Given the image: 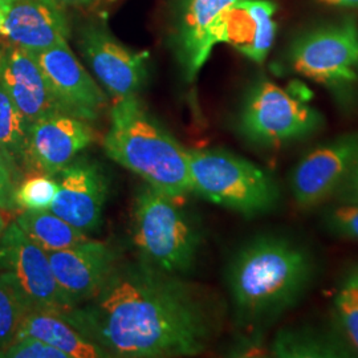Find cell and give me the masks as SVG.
Masks as SVG:
<instances>
[{"mask_svg": "<svg viewBox=\"0 0 358 358\" xmlns=\"http://www.w3.org/2000/svg\"><path fill=\"white\" fill-rule=\"evenodd\" d=\"M31 122L0 87V150L13 169L17 183L29 171L28 136Z\"/></svg>", "mask_w": 358, "mask_h": 358, "instance_id": "cell-22", "label": "cell"}, {"mask_svg": "<svg viewBox=\"0 0 358 358\" xmlns=\"http://www.w3.org/2000/svg\"><path fill=\"white\" fill-rule=\"evenodd\" d=\"M178 203L149 185L142 187L134 206V243L157 268L183 275L196 262L201 235Z\"/></svg>", "mask_w": 358, "mask_h": 358, "instance_id": "cell-7", "label": "cell"}, {"mask_svg": "<svg viewBox=\"0 0 358 358\" xmlns=\"http://www.w3.org/2000/svg\"><path fill=\"white\" fill-rule=\"evenodd\" d=\"M62 316L110 357H192L217 332L205 294L146 260L120 262L97 294Z\"/></svg>", "mask_w": 358, "mask_h": 358, "instance_id": "cell-1", "label": "cell"}, {"mask_svg": "<svg viewBox=\"0 0 358 358\" xmlns=\"http://www.w3.org/2000/svg\"><path fill=\"white\" fill-rule=\"evenodd\" d=\"M16 186L17 179L4 154L0 150V210L3 213H13L17 210L15 205Z\"/></svg>", "mask_w": 358, "mask_h": 358, "instance_id": "cell-28", "label": "cell"}, {"mask_svg": "<svg viewBox=\"0 0 358 358\" xmlns=\"http://www.w3.org/2000/svg\"><path fill=\"white\" fill-rule=\"evenodd\" d=\"M103 145L110 159L174 201L182 202L192 192L187 150L138 96L115 100Z\"/></svg>", "mask_w": 358, "mask_h": 358, "instance_id": "cell-3", "label": "cell"}, {"mask_svg": "<svg viewBox=\"0 0 358 358\" xmlns=\"http://www.w3.org/2000/svg\"><path fill=\"white\" fill-rule=\"evenodd\" d=\"M316 259L280 234L259 235L231 259L227 285L238 320L266 325L296 307L316 279Z\"/></svg>", "mask_w": 358, "mask_h": 358, "instance_id": "cell-2", "label": "cell"}, {"mask_svg": "<svg viewBox=\"0 0 358 358\" xmlns=\"http://www.w3.org/2000/svg\"><path fill=\"white\" fill-rule=\"evenodd\" d=\"M334 202L358 203V162L333 196Z\"/></svg>", "mask_w": 358, "mask_h": 358, "instance_id": "cell-29", "label": "cell"}, {"mask_svg": "<svg viewBox=\"0 0 358 358\" xmlns=\"http://www.w3.org/2000/svg\"><path fill=\"white\" fill-rule=\"evenodd\" d=\"M81 56L115 100L138 96L149 76V53L122 44L100 22H88L77 32Z\"/></svg>", "mask_w": 358, "mask_h": 358, "instance_id": "cell-8", "label": "cell"}, {"mask_svg": "<svg viewBox=\"0 0 358 358\" xmlns=\"http://www.w3.org/2000/svg\"><path fill=\"white\" fill-rule=\"evenodd\" d=\"M0 87L31 124L47 115H66L55 99L34 53L1 38Z\"/></svg>", "mask_w": 358, "mask_h": 358, "instance_id": "cell-16", "label": "cell"}, {"mask_svg": "<svg viewBox=\"0 0 358 358\" xmlns=\"http://www.w3.org/2000/svg\"><path fill=\"white\" fill-rule=\"evenodd\" d=\"M241 0H178L173 22V45L187 81L198 76L213 47L210 34L220 15Z\"/></svg>", "mask_w": 358, "mask_h": 358, "instance_id": "cell-18", "label": "cell"}, {"mask_svg": "<svg viewBox=\"0 0 358 358\" xmlns=\"http://www.w3.org/2000/svg\"><path fill=\"white\" fill-rule=\"evenodd\" d=\"M320 4L340 8V10H358V0H315Z\"/></svg>", "mask_w": 358, "mask_h": 358, "instance_id": "cell-30", "label": "cell"}, {"mask_svg": "<svg viewBox=\"0 0 358 358\" xmlns=\"http://www.w3.org/2000/svg\"><path fill=\"white\" fill-rule=\"evenodd\" d=\"M32 53L65 113L88 122L96 121L108 105L106 93L77 60L69 45L60 44Z\"/></svg>", "mask_w": 358, "mask_h": 358, "instance_id": "cell-11", "label": "cell"}, {"mask_svg": "<svg viewBox=\"0 0 358 358\" xmlns=\"http://www.w3.org/2000/svg\"><path fill=\"white\" fill-rule=\"evenodd\" d=\"M32 309L13 276L0 272V348L13 341L22 321Z\"/></svg>", "mask_w": 358, "mask_h": 358, "instance_id": "cell-23", "label": "cell"}, {"mask_svg": "<svg viewBox=\"0 0 358 358\" xmlns=\"http://www.w3.org/2000/svg\"><path fill=\"white\" fill-rule=\"evenodd\" d=\"M276 6L271 0H241L220 15L210 34L214 48L224 43L256 64L268 57L276 38Z\"/></svg>", "mask_w": 358, "mask_h": 358, "instance_id": "cell-15", "label": "cell"}, {"mask_svg": "<svg viewBox=\"0 0 358 358\" xmlns=\"http://www.w3.org/2000/svg\"><path fill=\"white\" fill-rule=\"evenodd\" d=\"M192 192L247 217L273 211L280 187L264 169L222 149L187 150Z\"/></svg>", "mask_w": 358, "mask_h": 358, "instance_id": "cell-4", "label": "cell"}, {"mask_svg": "<svg viewBox=\"0 0 358 358\" xmlns=\"http://www.w3.org/2000/svg\"><path fill=\"white\" fill-rule=\"evenodd\" d=\"M334 324L358 357V264L346 271L334 296Z\"/></svg>", "mask_w": 358, "mask_h": 358, "instance_id": "cell-24", "label": "cell"}, {"mask_svg": "<svg viewBox=\"0 0 358 358\" xmlns=\"http://www.w3.org/2000/svg\"><path fill=\"white\" fill-rule=\"evenodd\" d=\"M7 3V0H0V11H1V8L4 7V4Z\"/></svg>", "mask_w": 358, "mask_h": 358, "instance_id": "cell-33", "label": "cell"}, {"mask_svg": "<svg viewBox=\"0 0 358 358\" xmlns=\"http://www.w3.org/2000/svg\"><path fill=\"white\" fill-rule=\"evenodd\" d=\"M275 358H353L357 357L338 328L315 325L285 327L275 334L268 346Z\"/></svg>", "mask_w": 358, "mask_h": 358, "instance_id": "cell-19", "label": "cell"}, {"mask_svg": "<svg viewBox=\"0 0 358 358\" xmlns=\"http://www.w3.org/2000/svg\"><path fill=\"white\" fill-rule=\"evenodd\" d=\"M0 272L13 276L34 309L62 315L75 308L55 278L48 254L16 222L0 236Z\"/></svg>", "mask_w": 358, "mask_h": 358, "instance_id": "cell-9", "label": "cell"}, {"mask_svg": "<svg viewBox=\"0 0 358 358\" xmlns=\"http://www.w3.org/2000/svg\"><path fill=\"white\" fill-rule=\"evenodd\" d=\"M3 211L0 210V236L3 235V232H4V230L7 229V222H6V219H4V217H3V214H1Z\"/></svg>", "mask_w": 358, "mask_h": 358, "instance_id": "cell-32", "label": "cell"}, {"mask_svg": "<svg viewBox=\"0 0 358 358\" xmlns=\"http://www.w3.org/2000/svg\"><path fill=\"white\" fill-rule=\"evenodd\" d=\"M57 192L52 213L84 232L99 230L109 194L103 167L87 158H76L57 176Z\"/></svg>", "mask_w": 358, "mask_h": 358, "instance_id": "cell-12", "label": "cell"}, {"mask_svg": "<svg viewBox=\"0 0 358 358\" xmlns=\"http://www.w3.org/2000/svg\"><path fill=\"white\" fill-rule=\"evenodd\" d=\"M57 179L47 174L32 173L23 178L15 190V205L17 210H50L57 192Z\"/></svg>", "mask_w": 358, "mask_h": 358, "instance_id": "cell-25", "label": "cell"}, {"mask_svg": "<svg viewBox=\"0 0 358 358\" xmlns=\"http://www.w3.org/2000/svg\"><path fill=\"white\" fill-rule=\"evenodd\" d=\"M15 222L47 254L71 248L90 239L87 232L78 230L51 210L22 211Z\"/></svg>", "mask_w": 358, "mask_h": 358, "instance_id": "cell-21", "label": "cell"}, {"mask_svg": "<svg viewBox=\"0 0 358 358\" xmlns=\"http://www.w3.org/2000/svg\"><path fill=\"white\" fill-rule=\"evenodd\" d=\"M48 257L56 280L75 307L97 294L121 262L110 244L92 239L48 252Z\"/></svg>", "mask_w": 358, "mask_h": 358, "instance_id": "cell-17", "label": "cell"}, {"mask_svg": "<svg viewBox=\"0 0 358 358\" xmlns=\"http://www.w3.org/2000/svg\"><path fill=\"white\" fill-rule=\"evenodd\" d=\"M284 64L337 96L358 85V22L344 15L307 27L289 40Z\"/></svg>", "mask_w": 358, "mask_h": 358, "instance_id": "cell-5", "label": "cell"}, {"mask_svg": "<svg viewBox=\"0 0 358 358\" xmlns=\"http://www.w3.org/2000/svg\"><path fill=\"white\" fill-rule=\"evenodd\" d=\"M65 7H88L99 0H59Z\"/></svg>", "mask_w": 358, "mask_h": 358, "instance_id": "cell-31", "label": "cell"}, {"mask_svg": "<svg viewBox=\"0 0 358 358\" xmlns=\"http://www.w3.org/2000/svg\"><path fill=\"white\" fill-rule=\"evenodd\" d=\"M0 358H69L60 349L31 336L15 337L0 348Z\"/></svg>", "mask_w": 358, "mask_h": 358, "instance_id": "cell-27", "label": "cell"}, {"mask_svg": "<svg viewBox=\"0 0 358 358\" xmlns=\"http://www.w3.org/2000/svg\"><path fill=\"white\" fill-rule=\"evenodd\" d=\"M31 336L68 355L69 358H110L101 346L94 344L62 315L32 309L22 321L16 337Z\"/></svg>", "mask_w": 358, "mask_h": 358, "instance_id": "cell-20", "label": "cell"}, {"mask_svg": "<svg viewBox=\"0 0 358 358\" xmlns=\"http://www.w3.org/2000/svg\"><path fill=\"white\" fill-rule=\"evenodd\" d=\"M94 141L96 131L85 120L64 113L43 117L29 127V171L56 177Z\"/></svg>", "mask_w": 358, "mask_h": 358, "instance_id": "cell-14", "label": "cell"}, {"mask_svg": "<svg viewBox=\"0 0 358 358\" xmlns=\"http://www.w3.org/2000/svg\"><path fill=\"white\" fill-rule=\"evenodd\" d=\"M325 120L320 110L266 77L245 92L238 115L244 140L263 149H280L319 134Z\"/></svg>", "mask_w": 358, "mask_h": 358, "instance_id": "cell-6", "label": "cell"}, {"mask_svg": "<svg viewBox=\"0 0 358 358\" xmlns=\"http://www.w3.org/2000/svg\"><path fill=\"white\" fill-rule=\"evenodd\" d=\"M358 162V131L337 136L310 149L296 164L289 187L294 203L312 210L331 201Z\"/></svg>", "mask_w": 358, "mask_h": 358, "instance_id": "cell-10", "label": "cell"}, {"mask_svg": "<svg viewBox=\"0 0 358 358\" xmlns=\"http://www.w3.org/2000/svg\"><path fill=\"white\" fill-rule=\"evenodd\" d=\"M322 219L334 236L358 243V203L336 202L324 211Z\"/></svg>", "mask_w": 358, "mask_h": 358, "instance_id": "cell-26", "label": "cell"}, {"mask_svg": "<svg viewBox=\"0 0 358 358\" xmlns=\"http://www.w3.org/2000/svg\"><path fill=\"white\" fill-rule=\"evenodd\" d=\"M0 38L31 52L68 44L65 6L59 0H7L0 11Z\"/></svg>", "mask_w": 358, "mask_h": 358, "instance_id": "cell-13", "label": "cell"}]
</instances>
